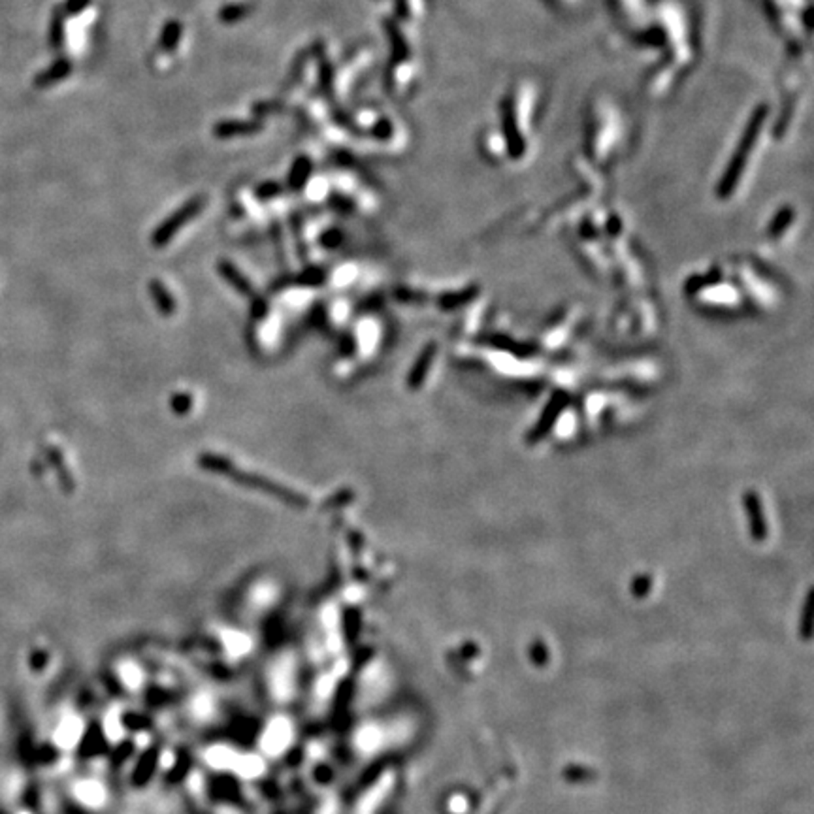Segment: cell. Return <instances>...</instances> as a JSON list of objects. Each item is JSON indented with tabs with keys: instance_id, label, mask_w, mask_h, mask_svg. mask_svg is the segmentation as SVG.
Here are the masks:
<instances>
[{
	"instance_id": "9",
	"label": "cell",
	"mask_w": 814,
	"mask_h": 814,
	"mask_svg": "<svg viewBox=\"0 0 814 814\" xmlns=\"http://www.w3.org/2000/svg\"><path fill=\"white\" fill-rule=\"evenodd\" d=\"M179 36H181V25L177 23V21H170V23L164 25L163 36H161V48L166 49V51H172V49L175 48L177 40H179Z\"/></svg>"
},
{
	"instance_id": "11",
	"label": "cell",
	"mask_w": 814,
	"mask_h": 814,
	"mask_svg": "<svg viewBox=\"0 0 814 814\" xmlns=\"http://www.w3.org/2000/svg\"><path fill=\"white\" fill-rule=\"evenodd\" d=\"M223 273H224V278H229L230 281L236 285V289L241 290V292H249V283L245 281V279L241 278L240 271H236L230 264H223Z\"/></svg>"
},
{
	"instance_id": "10",
	"label": "cell",
	"mask_w": 814,
	"mask_h": 814,
	"mask_svg": "<svg viewBox=\"0 0 814 814\" xmlns=\"http://www.w3.org/2000/svg\"><path fill=\"white\" fill-rule=\"evenodd\" d=\"M477 292L479 290L473 287V289H466L462 290V292H454V294H445L441 296L440 304L443 306L445 309H452V308H459V306H462V304H466V301H470L473 296H477Z\"/></svg>"
},
{
	"instance_id": "5",
	"label": "cell",
	"mask_w": 814,
	"mask_h": 814,
	"mask_svg": "<svg viewBox=\"0 0 814 814\" xmlns=\"http://www.w3.org/2000/svg\"><path fill=\"white\" fill-rule=\"evenodd\" d=\"M260 128V123H240V121H223V123H219V125H215V134H217V138H232V136H238V134H251V133H257Z\"/></svg>"
},
{
	"instance_id": "1",
	"label": "cell",
	"mask_w": 814,
	"mask_h": 814,
	"mask_svg": "<svg viewBox=\"0 0 814 814\" xmlns=\"http://www.w3.org/2000/svg\"><path fill=\"white\" fill-rule=\"evenodd\" d=\"M205 200L202 198V196H196V198L189 200L187 204L183 205V208H179V210L175 211L172 217H168L166 221H164L161 226L157 229V232L153 234V245H157V247H163V245H166L172 238H174V234L177 232V230L183 226L185 223H189L191 219L196 217L200 213V210L204 208Z\"/></svg>"
},
{
	"instance_id": "7",
	"label": "cell",
	"mask_w": 814,
	"mask_h": 814,
	"mask_svg": "<svg viewBox=\"0 0 814 814\" xmlns=\"http://www.w3.org/2000/svg\"><path fill=\"white\" fill-rule=\"evenodd\" d=\"M794 221V210L792 208H780V210L777 211V215L773 217L771 224H769V230H767V234L771 236V238H778V236H782L786 230H788V226H790V223Z\"/></svg>"
},
{
	"instance_id": "2",
	"label": "cell",
	"mask_w": 814,
	"mask_h": 814,
	"mask_svg": "<svg viewBox=\"0 0 814 814\" xmlns=\"http://www.w3.org/2000/svg\"><path fill=\"white\" fill-rule=\"evenodd\" d=\"M567 404H569V394L564 391H556L552 394V398L549 400V404L545 405V409L539 415V419H537L536 426L526 435V443L528 445H536L537 441H541L545 435L549 434L552 426H555L556 419L564 413Z\"/></svg>"
},
{
	"instance_id": "6",
	"label": "cell",
	"mask_w": 814,
	"mask_h": 814,
	"mask_svg": "<svg viewBox=\"0 0 814 814\" xmlns=\"http://www.w3.org/2000/svg\"><path fill=\"white\" fill-rule=\"evenodd\" d=\"M309 174H311V161L308 157H298L292 164L289 174V187L298 191L306 185Z\"/></svg>"
},
{
	"instance_id": "3",
	"label": "cell",
	"mask_w": 814,
	"mask_h": 814,
	"mask_svg": "<svg viewBox=\"0 0 814 814\" xmlns=\"http://www.w3.org/2000/svg\"><path fill=\"white\" fill-rule=\"evenodd\" d=\"M742 503H745V511H747L750 536H752V539H756V541H764L767 537V524L766 517H764V507H761L760 494H758L756 490H748V492H745Z\"/></svg>"
},
{
	"instance_id": "4",
	"label": "cell",
	"mask_w": 814,
	"mask_h": 814,
	"mask_svg": "<svg viewBox=\"0 0 814 814\" xmlns=\"http://www.w3.org/2000/svg\"><path fill=\"white\" fill-rule=\"evenodd\" d=\"M434 356H435V345L428 344L424 349H422V353L419 355V358H416L415 366H413L409 372L407 385H409L411 388H419V386L424 383L426 375H428L430 366H432V360H434Z\"/></svg>"
},
{
	"instance_id": "13",
	"label": "cell",
	"mask_w": 814,
	"mask_h": 814,
	"mask_svg": "<svg viewBox=\"0 0 814 814\" xmlns=\"http://www.w3.org/2000/svg\"><path fill=\"white\" fill-rule=\"evenodd\" d=\"M87 4H89V0H68L70 12H79V10L87 6Z\"/></svg>"
},
{
	"instance_id": "8",
	"label": "cell",
	"mask_w": 814,
	"mask_h": 814,
	"mask_svg": "<svg viewBox=\"0 0 814 814\" xmlns=\"http://www.w3.org/2000/svg\"><path fill=\"white\" fill-rule=\"evenodd\" d=\"M251 10H253L251 4H229V6H224L223 10L219 12V19H221L223 23H236V21H240V19L247 18L249 13H251Z\"/></svg>"
},
{
	"instance_id": "12",
	"label": "cell",
	"mask_w": 814,
	"mask_h": 814,
	"mask_svg": "<svg viewBox=\"0 0 814 814\" xmlns=\"http://www.w3.org/2000/svg\"><path fill=\"white\" fill-rule=\"evenodd\" d=\"M279 191H281V187L276 185V183H264V185H260V187L257 189V193L260 194V198H270V194L273 196V194H278Z\"/></svg>"
}]
</instances>
